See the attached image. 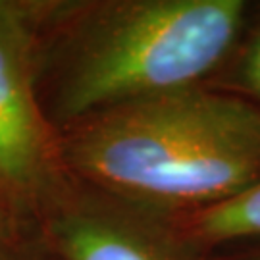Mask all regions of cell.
Returning a JSON list of instances; mask_svg holds the SVG:
<instances>
[{"label":"cell","mask_w":260,"mask_h":260,"mask_svg":"<svg viewBox=\"0 0 260 260\" xmlns=\"http://www.w3.org/2000/svg\"><path fill=\"white\" fill-rule=\"evenodd\" d=\"M62 162L125 203L205 210L260 181V108L189 87L101 112Z\"/></svg>","instance_id":"6da1fadb"},{"label":"cell","mask_w":260,"mask_h":260,"mask_svg":"<svg viewBox=\"0 0 260 260\" xmlns=\"http://www.w3.org/2000/svg\"><path fill=\"white\" fill-rule=\"evenodd\" d=\"M247 14L243 0H123L94 6L68 35L54 112L81 121L174 93L210 74Z\"/></svg>","instance_id":"7a4b0ae2"},{"label":"cell","mask_w":260,"mask_h":260,"mask_svg":"<svg viewBox=\"0 0 260 260\" xmlns=\"http://www.w3.org/2000/svg\"><path fill=\"white\" fill-rule=\"evenodd\" d=\"M35 6L0 0V193L23 210L60 189V147L37 96Z\"/></svg>","instance_id":"3957f363"},{"label":"cell","mask_w":260,"mask_h":260,"mask_svg":"<svg viewBox=\"0 0 260 260\" xmlns=\"http://www.w3.org/2000/svg\"><path fill=\"white\" fill-rule=\"evenodd\" d=\"M48 230L62 260H193L176 237L110 205L62 206Z\"/></svg>","instance_id":"277c9868"},{"label":"cell","mask_w":260,"mask_h":260,"mask_svg":"<svg viewBox=\"0 0 260 260\" xmlns=\"http://www.w3.org/2000/svg\"><path fill=\"white\" fill-rule=\"evenodd\" d=\"M191 228L199 239L214 243L260 237V181L225 203L195 212Z\"/></svg>","instance_id":"5b68a950"},{"label":"cell","mask_w":260,"mask_h":260,"mask_svg":"<svg viewBox=\"0 0 260 260\" xmlns=\"http://www.w3.org/2000/svg\"><path fill=\"white\" fill-rule=\"evenodd\" d=\"M23 212L0 193V260H37V251L19 220Z\"/></svg>","instance_id":"8992f818"},{"label":"cell","mask_w":260,"mask_h":260,"mask_svg":"<svg viewBox=\"0 0 260 260\" xmlns=\"http://www.w3.org/2000/svg\"><path fill=\"white\" fill-rule=\"evenodd\" d=\"M241 77L245 87L252 94L260 96V29L249 45L241 62Z\"/></svg>","instance_id":"52a82bcc"},{"label":"cell","mask_w":260,"mask_h":260,"mask_svg":"<svg viewBox=\"0 0 260 260\" xmlns=\"http://www.w3.org/2000/svg\"><path fill=\"white\" fill-rule=\"evenodd\" d=\"M256 260H260V258H256Z\"/></svg>","instance_id":"ba28073f"}]
</instances>
